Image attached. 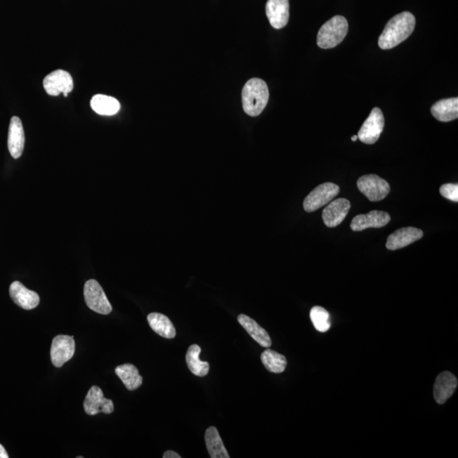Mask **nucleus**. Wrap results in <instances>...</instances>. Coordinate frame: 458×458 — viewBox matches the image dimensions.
I'll return each instance as SVG.
<instances>
[{"label":"nucleus","mask_w":458,"mask_h":458,"mask_svg":"<svg viewBox=\"0 0 458 458\" xmlns=\"http://www.w3.org/2000/svg\"><path fill=\"white\" fill-rule=\"evenodd\" d=\"M440 193L445 199L452 200L453 202H458V185L457 183H445L440 188Z\"/></svg>","instance_id":"nucleus-27"},{"label":"nucleus","mask_w":458,"mask_h":458,"mask_svg":"<svg viewBox=\"0 0 458 458\" xmlns=\"http://www.w3.org/2000/svg\"><path fill=\"white\" fill-rule=\"evenodd\" d=\"M261 359L266 369L273 374L283 373L287 366V360L284 355L271 349L264 351Z\"/></svg>","instance_id":"nucleus-25"},{"label":"nucleus","mask_w":458,"mask_h":458,"mask_svg":"<svg viewBox=\"0 0 458 458\" xmlns=\"http://www.w3.org/2000/svg\"><path fill=\"white\" fill-rule=\"evenodd\" d=\"M416 19L411 12L404 11L388 20L379 36V46L384 51L398 46L414 31Z\"/></svg>","instance_id":"nucleus-1"},{"label":"nucleus","mask_w":458,"mask_h":458,"mask_svg":"<svg viewBox=\"0 0 458 458\" xmlns=\"http://www.w3.org/2000/svg\"><path fill=\"white\" fill-rule=\"evenodd\" d=\"M207 451L211 458H229L226 448L221 439L218 428L210 427L207 429L204 435Z\"/></svg>","instance_id":"nucleus-23"},{"label":"nucleus","mask_w":458,"mask_h":458,"mask_svg":"<svg viewBox=\"0 0 458 458\" xmlns=\"http://www.w3.org/2000/svg\"><path fill=\"white\" fill-rule=\"evenodd\" d=\"M431 114L436 120L443 122H452L458 117V99L451 98L436 102L431 107Z\"/></svg>","instance_id":"nucleus-19"},{"label":"nucleus","mask_w":458,"mask_h":458,"mask_svg":"<svg viewBox=\"0 0 458 458\" xmlns=\"http://www.w3.org/2000/svg\"><path fill=\"white\" fill-rule=\"evenodd\" d=\"M360 192L372 202H380L390 193V185L378 175H364L358 181Z\"/></svg>","instance_id":"nucleus-4"},{"label":"nucleus","mask_w":458,"mask_h":458,"mask_svg":"<svg viewBox=\"0 0 458 458\" xmlns=\"http://www.w3.org/2000/svg\"><path fill=\"white\" fill-rule=\"evenodd\" d=\"M150 328L163 338L174 339L176 336V329L170 319L162 313H153L147 317Z\"/></svg>","instance_id":"nucleus-20"},{"label":"nucleus","mask_w":458,"mask_h":458,"mask_svg":"<svg viewBox=\"0 0 458 458\" xmlns=\"http://www.w3.org/2000/svg\"><path fill=\"white\" fill-rule=\"evenodd\" d=\"M75 353V341L68 335H58L53 339L51 358L53 365L61 367L71 360Z\"/></svg>","instance_id":"nucleus-9"},{"label":"nucleus","mask_w":458,"mask_h":458,"mask_svg":"<svg viewBox=\"0 0 458 458\" xmlns=\"http://www.w3.org/2000/svg\"><path fill=\"white\" fill-rule=\"evenodd\" d=\"M90 105L91 108L101 116H113L121 109L119 101L116 98L105 95L93 96Z\"/></svg>","instance_id":"nucleus-21"},{"label":"nucleus","mask_w":458,"mask_h":458,"mask_svg":"<svg viewBox=\"0 0 458 458\" xmlns=\"http://www.w3.org/2000/svg\"><path fill=\"white\" fill-rule=\"evenodd\" d=\"M25 145V133L22 122L18 117L11 118L9 135H8V149H9L11 157L18 159L22 155Z\"/></svg>","instance_id":"nucleus-17"},{"label":"nucleus","mask_w":458,"mask_h":458,"mask_svg":"<svg viewBox=\"0 0 458 458\" xmlns=\"http://www.w3.org/2000/svg\"><path fill=\"white\" fill-rule=\"evenodd\" d=\"M310 320L318 332L325 333L330 329V315L321 306H314L310 313Z\"/></svg>","instance_id":"nucleus-26"},{"label":"nucleus","mask_w":458,"mask_h":458,"mask_svg":"<svg viewBox=\"0 0 458 458\" xmlns=\"http://www.w3.org/2000/svg\"><path fill=\"white\" fill-rule=\"evenodd\" d=\"M384 128L382 110L378 107L372 110L369 117L364 122L358 137L364 144L374 145L377 142Z\"/></svg>","instance_id":"nucleus-7"},{"label":"nucleus","mask_w":458,"mask_h":458,"mask_svg":"<svg viewBox=\"0 0 458 458\" xmlns=\"http://www.w3.org/2000/svg\"><path fill=\"white\" fill-rule=\"evenodd\" d=\"M115 372H116V374L121 379L129 391L137 390L138 387L142 386L143 378L137 367L133 364L128 363L118 366Z\"/></svg>","instance_id":"nucleus-22"},{"label":"nucleus","mask_w":458,"mask_h":458,"mask_svg":"<svg viewBox=\"0 0 458 458\" xmlns=\"http://www.w3.org/2000/svg\"><path fill=\"white\" fill-rule=\"evenodd\" d=\"M202 349L198 345H192L186 354V362L191 373L199 377H204L209 373V362H202L199 359V354Z\"/></svg>","instance_id":"nucleus-24"},{"label":"nucleus","mask_w":458,"mask_h":458,"mask_svg":"<svg viewBox=\"0 0 458 458\" xmlns=\"http://www.w3.org/2000/svg\"><path fill=\"white\" fill-rule=\"evenodd\" d=\"M8 457H9V455H8V453L6 451L5 447H4L1 444H0V458H8Z\"/></svg>","instance_id":"nucleus-29"},{"label":"nucleus","mask_w":458,"mask_h":458,"mask_svg":"<svg viewBox=\"0 0 458 458\" xmlns=\"http://www.w3.org/2000/svg\"><path fill=\"white\" fill-rule=\"evenodd\" d=\"M358 140V135H355V136L351 137V140L353 142L357 141Z\"/></svg>","instance_id":"nucleus-30"},{"label":"nucleus","mask_w":458,"mask_h":458,"mask_svg":"<svg viewBox=\"0 0 458 458\" xmlns=\"http://www.w3.org/2000/svg\"><path fill=\"white\" fill-rule=\"evenodd\" d=\"M269 100V90L263 79H252L245 84L242 90V103L244 112L251 117H257L263 112Z\"/></svg>","instance_id":"nucleus-2"},{"label":"nucleus","mask_w":458,"mask_h":458,"mask_svg":"<svg viewBox=\"0 0 458 458\" xmlns=\"http://www.w3.org/2000/svg\"><path fill=\"white\" fill-rule=\"evenodd\" d=\"M84 299L89 309L97 313L108 315L112 313V306L106 297L103 289L95 280L86 282Z\"/></svg>","instance_id":"nucleus-6"},{"label":"nucleus","mask_w":458,"mask_h":458,"mask_svg":"<svg viewBox=\"0 0 458 458\" xmlns=\"http://www.w3.org/2000/svg\"><path fill=\"white\" fill-rule=\"evenodd\" d=\"M339 193V187L333 183H325L315 188L306 196L303 207L306 211L313 212L326 206L336 197Z\"/></svg>","instance_id":"nucleus-5"},{"label":"nucleus","mask_w":458,"mask_h":458,"mask_svg":"<svg viewBox=\"0 0 458 458\" xmlns=\"http://www.w3.org/2000/svg\"><path fill=\"white\" fill-rule=\"evenodd\" d=\"M348 27V22L344 16H334L319 30L317 38L318 47L325 50L336 47L345 39Z\"/></svg>","instance_id":"nucleus-3"},{"label":"nucleus","mask_w":458,"mask_h":458,"mask_svg":"<svg viewBox=\"0 0 458 458\" xmlns=\"http://www.w3.org/2000/svg\"><path fill=\"white\" fill-rule=\"evenodd\" d=\"M84 408L86 414L90 416L100 412L110 414L114 412V404L112 400L105 398L100 387L92 386L84 400Z\"/></svg>","instance_id":"nucleus-10"},{"label":"nucleus","mask_w":458,"mask_h":458,"mask_svg":"<svg viewBox=\"0 0 458 458\" xmlns=\"http://www.w3.org/2000/svg\"><path fill=\"white\" fill-rule=\"evenodd\" d=\"M10 296L15 303L24 310L36 308L40 301L38 294L27 289L19 281H15L11 284Z\"/></svg>","instance_id":"nucleus-16"},{"label":"nucleus","mask_w":458,"mask_h":458,"mask_svg":"<svg viewBox=\"0 0 458 458\" xmlns=\"http://www.w3.org/2000/svg\"><path fill=\"white\" fill-rule=\"evenodd\" d=\"M73 87L74 84L70 73L63 70L53 72L44 79L45 91L51 96H58L63 93L65 97H67Z\"/></svg>","instance_id":"nucleus-8"},{"label":"nucleus","mask_w":458,"mask_h":458,"mask_svg":"<svg viewBox=\"0 0 458 458\" xmlns=\"http://www.w3.org/2000/svg\"><path fill=\"white\" fill-rule=\"evenodd\" d=\"M238 321L241 326L247 330V332L261 346L268 348L272 346V339L270 338L268 333L263 327H261L252 318L244 314H240L238 317Z\"/></svg>","instance_id":"nucleus-18"},{"label":"nucleus","mask_w":458,"mask_h":458,"mask_svg":"<svg viewBox=\"0 0 458 458\" xmlns=\"http://www.w3.org/2000/svg\"><path fill=\"white\" fill-rule=\"evenodd\" d=\"M421 229L412 227L398 229L388 237L386 248L390 251L402 249L423 238Z\"/></svg>","instance_id":"nucleus-15"},{"label":"nucleus","mask_w":458,"mask_h":458,"mask_svg":"<svg viewBox=\"0 0 458 458\" xmlns=\"http://www.w3.org/2000/svg\"><path fill=\"white\" fill-rule=\"evenodd\" d=\"M391 216L387 212L372 211L367 214L355 216L351 223V228L355 232L363 231L367 228H380L390 223Z\"/></svg>","instance_id":"nucleus-13"},{"label":"nucleus","mask_w":458,"mask_h":458,"mask_svg":"<svg viewBox=\"0 0 458 458\" xmlns=\"http://www.w3.org/2000/svg\"><path fill=\"white\" fill-rule=\"evenodd\" d=\"M457 379L451 372L445 371L440 374L433 386V398L436 402L440 405L447 403L457 390Z\"/></svg>","instance_id":"nucleus-14"},{"label":"nucleus","mask_w":458,"mask_h":458,"mask_svg":"<svg viewBox=\"0 0 458 458\" xmlns=\"http://www.w3.org/2000/svg\"><path fill=\"white\" fill-rule=\"evenodd\" d=\"M270 24L275 30H281L287 25L289 19V0H268L266 5Z\"/></svg>","instance_id":"nucleus-11"},{"label":"nucleus","mask_w":458,"mask_h":458,"mask_svg":"<svg viewBox=\"0 0 458 458\" xmlns=\"http://www.w3.org/2000/svg\"><path fill=\"white\" fill-rule=\"evenodd\" d=\"M351 209V202L346 199H337L329 202L322 211V220L327 227L335 228L346 218Z\"/></svg>","instance_id":"nucleus-12"},{"label":"nucleus","mask_w":458,"mask_h":458,"mask_svg":"<svg viewBox=\"0 0 458 458\" xmlns=\"http://www.w3.org/2000/svg\"><path fill=\"white\" fill-rule=\"evenodd\" d=\"M164 458H181V456L178 455L177 452L173 451H167L163 455Z\"/></svg>","instance_id":"nucleus-28"}]
</instances>
